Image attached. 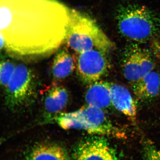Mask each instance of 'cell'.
<instances>
[{"instance_id":"obj_5","label":"cell","mask_w":160,"mask_h":160,"mask_svg":"<svg viewBox=\"0 0 160 160\" xmlns=\"http://www.w3.org/2000/svg\"><path fill=\"white\" fill-rule=\"evenodd\" d=\"M35 77L31 69L23 64L16 65L5 89V103L15 112L29 103L35 90Z\"/></svg>"},{"instance_id":"obj_15","label":"cell","mask_w":160,"mask_h":160,"mask_svg":"<svg viewBox=\"0 0 160 160\" xmlns=\"http://www.w3.org/2000/svg\"><path fill=\"white\" fill-rule=\"evenodd\" d=\"M16 65L10 60L0 58V87L5 88L14 72Z\"/></svg>"},{"instance_id":"obj_10","label":"cell","mask_w":160,"mask_h":160,"mask_svg":"<svg viewBox=\"0 0 160 160\" xmlns=\"http://www.w3.org/2000/svg\"><path fill=\"white\" fill-rule=\"evenodd\" d=\"M22 160H72L64 147L55 144H38L24 153Z\"/></svg>"},{"instance_id":"obj_14","label":"cell","mask_w":160,"mask_h":160,"mask_svg":"<svg viewBox=\"0 0 160 160\" xmlns=\"http://www.w3.org/2000/svg\"><path fill=\"white\" fill-rule=\"evenodd\" d=\"M75 68V61L71 53L66 49H60L53 59L52 73L58 79L69 76Z\"/></svg>"},{"instance_id":"obj_1","label":"cell","mask_w":160,"mask_h":160,"mask_svg":"<svg viewBox=\"0 0 160 160\" xmlns=\"http://www.w3.org/2000/svg\"><path fill=\"white\" fill-rule=\"evenodd\" d=\"M37 0H0V32L7 42H18L35 35L43 7Z\"/></svg>"},{"instance_id":"obj_6","label":"cell","mask_w":160,"mask_h":160,"mask_svg":"<svg viewBox=\"0 0 160 160\" xmlns=\"http://www.w3.org/2000/svg\"><path fill=\"white\" fill-rule=\"evenodd\" d=\"M155 63L149 50L138 44H132L124 53L122 63L123 74L132 84L153 71Z\"/></svg>"},{"instance_id":"obj_18","label":"cell","mask_w":160,"mask_h":160,"mask_svg":"<svg viewBox=\"0 0 160 160\" xmlns=\"http://www.w3.org/2000/svg\"><path fill=\"white\" fill-rule=\"evenodd\" d=\"M6 47V40L3 34L0 32V50Z\"/></svg>"},{"instance_id":"obj_11","label":"cell","mask_w":160,"mask_h":160,"mask_svg":"<svg viewBox=\"0 0 160 160\" xmlns=\"http://www.w3.org/2000/svg\"><path fill=\"white\" fill-rule=\"evenodd\" d=\"M132 85V91L138 100L141 102L150 101L159 94L160 75L153 70Z\"/></svg>"},{"instance_id":"obj_13","label":"cell","mask_w":160,"mask_h":160,"mask_svg":"<svg viewBox=\"0 0 160 160\" xmlns=\"http://www.w3.org/2000/svg\"><path fill=\"white\" fill-rule=\"evenodd\" d=\"M68 98V91L64 86H53L47 92L45 95V109L50 114L57 115L67 105Z\"/></svg>"},{"instance_id":"obj_8","label":"cell","mask_w":160,"mask_h":160,"mask_svg":"<svg viewBox=\"0 0 160 160\" xmlns=\"http://www.w3.org/2000/svg\"><path fill=\"white\" fill-rule=\"evenodd\" d=\"M72 160H121L115 149L104 136H94L75 148Z\"/></svg>"},{"instance_id":"obj_16","label":"cell","mask_w":160,"mask_h":160,"mask_svg":"<svg viewBox=\"0 0 160 160\" xmlns=\"http://www.w3.org/2000/svg\"><path fill=\"white\" fill-rule=\"evenodd\" d=\"M142 153L145 160H160V149L149 140L143 142Z\"/></svg>"},{"instance_id":"obj_12","label":"cell","mask_w":160,"mask_h":160,"mask_svg":"<svg viewBox=\"0 0 160 160\" xmlns=\"http://www.w3.org/2000/svg\"><path fill=\"white\" fill-rule=\"evenodd\" d=\"M110 85L101 80L90 84L85 95L87 105L102 109L111 106Z\"/></svg>"},{"instance_id":"obj_3","label":"cell","mask_w":160,"mask_h":160,"mask_svg":"<svg viewBox=\"0 0 160 160\" xmlns=\"http://www.w3.org/2000/svg\"><path fill=\"white\" fill-rule=\"evenodd\" d=\"M117 19L121 34L135 42H146L160 33V19L145 6L123 5L118 10Z\"/></svg>"},{"instance_id":"obj_4","label":"cell","mask_w":160,"mask_h":160,"mask_svg":"<svg viewBox=\"0 0 160 160\" xmlns=\"http://www.w3.org/2000/svg\"><path fill=\"white\" fill-rule=\"evenodd\" d=\"M54 118L64 129H79L94 135L119 139L125 136V132L110 121L103 109L88 105L76 111L61 112Z\"/></svg>"},{"instance_id":"obj_9","label":"cell","mask_w":160,"mask_h":160,"mask_svg":"<svg viewBox=\"0 0 160 160\" xmlns=\"http://www.w3.org/2000/svg\"><path fill=\"white\" fill-rule=\"evenodd\" d=\"M112 105L124 115L134 122L137 115V108L134 99L126 87L111 83Z\"/></svg>"},{"instance_id":"obj_2","label":"cell","mask_w":160,"mask_h":160,"mask_svg":"<svg viewBox=\"0 0 160 160\" xmlns=\"http://www.w3.org/2000/svg\"><path fill=\"white\" fill-rule=\"evenodd\" d=\"M65 42L67 47L78 54L93 49L108 53L114 47L95 22L73 9L69 10Z\"/></svg>"},{"instance_id":"obj_7","label":"cell","mask_w":160,"mask_h":160,"mask_svg":"<svg viewBox=\"0 0 160 160\" xmlns=\"http://www.w3.org/2000/svg\"><path fill=\"white\" fill-rule=\"evenodd\" d=\"M107 54L96 49L79 53L77 68L83 82L90 85L100 81L107 73L110 68Z\"/></svg>"},{"instance_id":"obj_17","label":"cell","mask_w":160,"mask_h":160,"mask_svg":"<svg viewBox=\"0 0 160 160\" xmlns=\"http://www.w3.org/2000/svg\"><path fill=\"white\" fill-rule=\"evenodd\" d=\"M152 49L154 54L160 61V43L156 41H154L152 43Z\"/></svg>"}]
</instances>
